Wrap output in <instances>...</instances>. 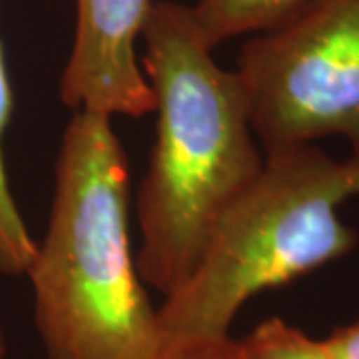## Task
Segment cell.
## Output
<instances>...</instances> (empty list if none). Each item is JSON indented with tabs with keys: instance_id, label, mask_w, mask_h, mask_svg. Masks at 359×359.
<instances>
[{
	"instance_id": "6da1fadb",
	"label": "cell",
	"mask_w": 359,
	"mask_h": 359,
	"mask_svg": "<svg viewBox=\"0 0 359 359\" xmlns=\"http://www.w3.org/2000/svg\"><path fill=\"white\" fill-rule=\"evenodd\" d=\"M140 65L154 94L156 140L136 196L142 282L178 292L222 216L264 166L236 70L216 62L192 6L154 0Z\"/></svg>"
},
{
	"instance_id": "7a4b0ae2",
	"label": "cell",
	"mask_w": 359,
	"mask_h": 359,
	"mask_svg": "<svg viewBox=\"0 0 359 359\" xmlns=\"http://www.w3.org/2000/svg\"><path fill=\"white\" fill-rule=\"evenodd\" d=\"M128 164L112 118L74 112L50 214L26 269L46 359H160L166 344L128 233Z\"/></svg>"
},
{
	"instance_id": "3957f363",
	"label": "cell",
	"mask_w": 359,
	"mask_h": 359,
	"mask_svg": "<svg viewBox=\"0 0 359 359\" xmlns=\"http://www.w3.org/2000/svg\"><path fill=\"white\" fill-rule=\"evenodd\" d=\"M359 198V160L318 144L264 152V166L222 216L198 266L158 308L166 349L230 335L254 295L282 287L358 248L341 205Z\"/></svg>"
},
{
	"instance_id": "277c9868",
	"label": "cell",
	"mask_w": 359,
	"mask_h": 359,
	"mask_svg": "<svg viewBox=\"0 0 359 359\" xmlns=\"http://www.w3.org/2000/svg\"><path fill=\"white\" fill-rule=\"evenodd\" d=\"M262 150L341 138L359 160V0H309L240 48Z\"/></svg>"
},
{
	"instance_id": "5b68a950",
	"label": "cell",
	"mask_w": 359,
	"mask_h": 359,
	"mask_svg": "<svg viewBox=\"0 0 359 359\" xmlns=\"http://www.w3.org/2000/svg\"><path fill=\"white\" fill-rule=\"evenodd\" d=\"M154 0H76L74 44L60 78V100L72 112L142 118L154 94L136 44Z\"/></svg>"
},
{
	"instance_id": "8992f818",
	"label": "cell",
	"mask_w": 359,
	"mask_h": 359,
	"mask_svg": "<svg viewBox=\"0 0 359 359\" xmlns=\"http://www.w3.org/2000/svg\"><path fill=\"white\" fill-rule=\"evenodd\" d=\"M309 0H198L192 6L196 25L216 48L238 36H254L282 25Z\"/></svg>"
},
{
	"instance_id": "52a82bcc",
	"label": "cell",
	"mask_w": 359,
	"mask_h": 359,
	"mask_svg": "<svg viewBox=\"0 0 359 359\" xmlns=\"http://www.w3.org/2000/svg\"><path fill=\"white\" fill-rule=\"evenodd\" d=\"M13 116V86L4 62L0 44V276L18 278L25 276L30 266L36 240L26 226L25 218L16 205L4 162V136Z\"/></svg>"
},
{
	"instance_id": "ba28073f",
	"label": "cell",
	"mask_w": 359,
	"mask_h": 359,
	"mask_svg": "<svg viewBox=\"0 0 359 359\" xmlns=\"http://www.w3.org/2000/svg\"><path fill=\"white\" fill-rule=\"evenodd\" d=\"M240 359H334L325 339H316L282 318H269L238 339Z\"/></svg>"
},
{
	"instance_id": "9c48e42d",
	"label": "cell",
	"mask_w": 359,
	"mask_h": 359,
	"mask_svg": "<svg viewBox=\"0 0 359 359\" xmlns=\"http://www.w3.org/2000/svg\"><path fill=\"white\" fill-rule=\"evenodd\" d=\"M160 359H240L238 339H196L170 346Z\"/></svg>"
},
{
	"instance_id": "30bf717a",
	"label": "cell",
	"mask_w": 359,
	"mask_h": 359,
	"mask_svg": "<svg viewBox=\"0 0 359 359\" xmlns=\"http://www.w3.org/2000/svg\"><path fill=\"white\" fill-rule=\"evenodd\" d=\"M325 346L334 359H359V320L334 330Z\"/></svg>"
},
{
	"instance_id": "8fae6325",
	"label": "cell",
	"mask_w": 359,
	"mask_h": 359,
	"mask_svg": "<svg viewBox=\"0 0 359 359\" xmlns=\"http://www.w3.org/2000/svg\"><path fill=\"white\" fill-rule=\"evenodd\" d=\"M0 359H8V347H6V339H4L2 330H0Z\"/></svg>"
}]
</instances>
